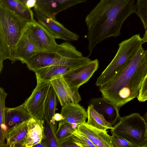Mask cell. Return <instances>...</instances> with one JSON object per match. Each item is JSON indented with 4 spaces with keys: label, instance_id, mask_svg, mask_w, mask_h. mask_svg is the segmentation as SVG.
<instances>
[{
    "label": "cell",
    "instance_id": "6da1fadb",
    "mask_svg": "<svg viewBox=\"0 0 147 147\" xmlns=\"http://www.w3.org/2000/svg\"><path fill=\"white\" fill-rule=\"evenodd\" d=\"M136 12L134 0H100L85 18L89 55L97 44L120 36L124 22Z\"/></svg>",
    "mask_w": 147,
    "mask_h": 147
},
{
    "label": "cell",
    "instance_id": "7a4b0ae2",
    "mask_svg": "<svg viewBox=\"0 0 147 147\" xmlns=\"http://www.w3.org/2000/svg\"><path fill=\"white\" fill-rule=\"evenodd\" d=\"M147 74V49L142 47L115 78L98 86L102 97L119 109L137 97Z\"/></svg>",
    "mask_w": 147,
    "mask_h": 147
},
{
    "label": "cell",
    "instance_id": "3957f363",
    "mask_svg": "<svg viewBox=\"0 0 147 147\" xmlns=\"http://www.w3.org/2000/svg\"><path fill=\"white\" fill-rule=\"evenodd\" d=\"M28 22L0 5V72L6 59L15 62L17 45Z\"/></svg>",
    "mask_w": 147,
    "mask_h": 147
},
{
    "label": "cell",
    "instance_id": "277c9868",
    "mask_svg": "<svg viewBox=\"0 0 147 147\" xmlns=\"http://www.w3.org/2000/svg\"><path fill=\"white\" fill-rule=\"evenodd\" d=\"M69 41L58 44L54 52H42L31 57L26 64L30 70L35 72L42 68L52 65L67 66L75 68L91 61Z\"/></svg>",
    "mask_w": 147,
    "mask_h": 147
},
{
    "label": "cell",
    "instance_id": "5b68a950",
    "mask_svg": "<svg viewBox=\"0 0 147 147\" xmlns=\"http://www.w3.org/2000/svg\"><path fill=\"white\" fill-rule=\"evenodd\" d=\"M144 43L136 34L119 43L115 55L97 78L96 85L98 87L115 78L129 65Z\"/></svg>",
    "mask_w": 147,
    "mask_h": 147
},
{
    "label": "cell",
    "instance_id": "8992f818",
    "mask_svg": "<svg viewBox=\"0 0 147 147\" xmlns=\"http://www.w3.org/2000/svg\"><path fill=\"white\" fill-rule=\"evenodd\" d=\"M117 136L135 145L143 147L147 139L146 123L138 113L121 117L119 122L111 129Z\"/></svg>",
    "mask_w": 147,
    "mask_h": 147
},
{
    "label": "cell",
    "instance_id": "52a82bcc",
    "mask_svg": "<svg viewBox=\"0 0 147 147\" xmlns=\"http://www.w3.org/2000/svg\"><path fill=\"white\" fill-rule=\"evenodd\" d=\"M51 86L50 82L37 83L30 96L22 103L31 118L44 119L45 103Z\"/></svg>",
    "mask_w": 147,
    "mask_h": 147
},
{
    "label": "cell",
    "instance_id": "ba28073f",
    "mask_svg": "<svg viewBox=\"0 0 147 147\" xmlns=\"http://www.w3.org/2000/svg\"><path fill=\"white\" fill-rule=\"evenodd\" d=\"M24 32L38 43L44 52H52L56 50L58 44L56 39L44 26L35 19L28 23Z\"/></svg>",
    "mask_w": 147,
    "mask_h": 147
},
{
    "label": "cell",
    "instance_id": "9c48e42d",
    "mask_svg": "<svg viewBox=\"0 0 147 147\" xmlns=\"http://www.w3.org/2000/svg\"><path fill=\"white\" fill-rule=\"evenodd\" d=\"M98 67V60L95 59L71 69L63 76L71 87L79 88L89 80Z\"/></svg>",
    "mask_w": 147,
    "mask_h": 147
},
{
    "label": "cell",
    "instance_id": "30bf717a",
    "mask_svg": "<svg viewBox=\"0 0 147 147\" xmlns=\"http://www.w3.org/2000/svg\"><path fill=\"white\" fill-rule=\"evenodd\" d=\"M86 0H37L34 7L35 12L55 19L59 12Z\"/></svg>",
    "mask_w": 147,
    "mask_h": 147
},
{
    "label": "cell",
    "instance_id": "8fae6325",
    "mask_svg": "<svg viewBox=\"0 0 147 147\" xmlns=\"http://www.w3.org/2000/svg\"><path fill=\"white\" fill-rule=\"evenodd\" d=\"M50 82L62 107L69 102L78 103L81 101L79 88L71 87L63 76L57 77Z\"/></svg>",
    "mask_w": 147,
    "mask_h": 147
},
{
    "label": "cell",
    "instance_id": "7c38bea8",
    "mask_svg": "<svg viewBox=\"0 0 147 147\" xmlns=\"http://www.w3.org/2000/svg\"><path fill=\"white\" fill-rule=\"evenodd\" d=\"M35 15L38 21L44 26L55 39L69 42L78 40L79 35L68 30L55 19L36 12Z\"/></svg>",
    "mask_w": 147,
    "mask_h": 147
},
{
    "label": "cell",
    "instance_id": "4fadbf2b",
    "mask_svg": "<svg viewBox=\"0 0 147 147\" xmlns=\"http://www.w3.org/2000/svg\"><path fill=\"white\" fill-rule=\"evenodd\" d=\"M88 103L89 105L92 106L95 111L103 116L113 127L119 121L121 118L119 113L120 109L102 97L92 98Z\"/></svg>",
    "mask_w": 147,
    "mask_h": 147
},
{
    "label": "cell",
    "instance_id": "5bb4252c",
    "mask_svg": "<svg viewBox=\"0 0 147 147\" xmlns=\"http://www.w3.org/2000/svg\"><path fill=\"white\" fill-rule=\"evenodd\" d=\"M44 51L38 43L24 32L17 45L16 61L26 64L32 57Z\"/></svg>",
    "mask_w": 147,
    "mask_h": 147
},
{
    "label": "cell",
    "instance_id": "9a60e30c",
    "mask_svg": "<svg viewBox=\"0 0 147 147\" xmlns=\"http://www.w3.org/2000/svg\"><path fill=\"white\" fill-rule=\"evenodd\" d=\"M77 130L84 135L96 147H113L108 131L92 126L86 122L78 125Z\"/></svg>",
    "mask_w": 147,
    "mask_h": 147
},
{
    "label": "cell",
    "instance_id": "2e32d148",
    "mask_svg": "<svg viewBox=\"0 0 147 147\" xmlns=\"http://www.w3.org/2000/svg\"><path fill=\"white\" fill-rule=\"evenodd\" d=\"M60 113L63 117L62 120L72 124H81L87 119V111L79 103L66 104L62 107Z\"/></svg>",
    "mask_w": 147,
    "mask_h": 147
},
{
    "label": "cell",
    "instance_id": "e0dca14e",
    "mask_svg": "<svg viewBox=\"0 0 147 147\" xmlns=\"http://www.w3.org/2000/svg\"><path fill=\"white\" fill-rule=\"evenodd\" d=\"M44 120L31 118L28 121V130L24 147H33L45 138Z\"/></svg>",
    "mask_w": 147,
    "mask_h": 147
},
{
    "label": "cell",
    "instance_id": "ac0fdd59",
    "mask_svg": "<svg viewBox=\"0 0 147 147\" xmlns=\"http://www.w3.org/2000/svg\"><path fill=\"white\" fill-rule=\"evenodd\" d=\"M28 121L16 125L7 130L6 136L7 147H24L28 132Z\"/></svg>",
    "mask_w": 147,
    "mask_h": 147
},
{
    "label": "cell",
    "instance_id": "d6986e66",
    "mask_svg": "<svg viewBox=\"0 0 147 147\" xmlns=\"http://www.w3.org/2000/svg\"><path fill=\"white\" fill-rule=\"evenodd\" d=\"M73 68L62 65H52L42 68L35 72L37 83L50 82L57 77L63 76Z\"/></svg>",
    "mask_w": 147,
    "mask_h": 147
},
{
    "label": "cell",
    "instance_id": "ffe728a7",
    "mask_svg": "<svg viewBox=\"0 0 147 147\" xmlns=\"http://www.w3.org/2000/svg\"><path fill=\"white\" fill-rule=\"evenodd\" d=\"M0 5L28 22L34 20L31 8L24 5L19 0H0Z\"/></svg>",
    "mask_w": 147,
    "mask_h": 147
},
{
    "label": "cell",
    "instance_id": "44dd1931",
    "mask_svg": "<svg viewBox=\"0 0 147 147\" xmlns=\"http://www.w3.org/2000/svg\"><path fill=\"white\" fill-rule=\"evenodd\" d=\"M31 118L22 104L14 108H7L6 109L5 123L8 130L16 125L28 121Z\"/></svg>",
    "mask_w": 147,
    "mask_h": 147
},
{
    "label": "cell",
    "instance_id": "7402d4cb",
    "mask_svg": "<svg viewBox=\"0 0 147 147\" xmlns=\"http://www.w3.org/2000/svg\"><path fill=\"white\" fill-rule=\"evenodd\" d=\"M87 123L94 127L103 130L113 128L101 114L95 111L92 105H89L87 109Z\"/></svg>",
    "mask_w": 147,
    "mask_h": 147
},
{
    "label": "cell",
    "instance_id": "603a6c76",
    "mask_svg": "<svg viewBox=\"0 0 147 147\" xmlns=\"http://www.w3.org/2000/svg\"><path fill=\"white\" fill-rule=\"evenodd\" d=\"M7 94L4 89L0 88V147H7L5 143L8 127L5 123V100Z\"/></svg>",
    "mask_w": 147,
    "mask_h": 147
},
{
    "label": "cell",
    "instance_id": "cb8c5ba5",
    "mask_svg": "<svg viewBox=\"0 0 147 147\" xmlns=\"http://www.w3.org/2000/svg\"><path fill=\"white\" fill-rule=\"evenodd\" d=\"M57 96L53 87L51 86L46 99L45 105L44 118L51 122L56 123L54 119L57 105Z\"/></svg>",
    "mask_w": 147,
    "mask_h": 147
},
{
    "label": "cell",
    "instance_id": "d4e9b609",
    "mask_svg": "<svg viewBox=\"0 0 147 147\" xmlns=\"http://www.w3.org/2000/svg\"><path fill=\"white\" fill-rule=\"evenodd\" d=\"M44 137L50 147H60L59 143L56 136L57 130L56 123L51 122L46 118H44Z\"/></svg>",
    "mask_w": 147,
    "mask_h": 147
},
{
    "label": "cell",
    "instance_id": "484cf974",
    "mask_svg": "<svg viewBox=\"0 0 147 147\" xmlns=\"http://www.w3.org/2000/svg\"><path fill=\"white\" fill-rule=\"evenodd\" d=\"M78 125L65 122L62 120L59 121L56 132V138L59 142L72 135V132L77 128Z\"/></svg>",
    "mask_w": 147,
    "mask_h": 147
},
{
    "label": "cell",
    "instance_id": "4316f807",
    "mask_svg": "<svg viewBox=\"0 0 147 147\" xmlns=\"http://www.w3.org/2000/svg\"><path fill=\"white\" fill-rule=\"evenodd\" d=\"M136 13L140 18L145 31H147V0H137Z\"/></svg>",
    "mask_w": 147,
    "mask_h": 147
},
{
    "label": "cell",
    "instance_id": "83f0119b",
    "mask_svg": "<svg viewBox=\"0 0 147 147\" xmlns=\"http://www.w3.org/2000/svg\"><path fill=\"white\" fill-rule=\"evenodd\" d=\"M111 138L113 147H136L125 139L119 137L112 132Z\"/></svg>",
    "mask_w": 147,
    "mask_h": 147
},
{
    "label": "cell",
    "instance_id": "f1b7e54d",
    "mask_svg": "<svg viewBox=\"0 0 147 147\" xmlns=\"http://www.w3.org/2000/svg\"><path fill=\"white\" fill-rule=\"evenodd\" d=\"M72 134L81 144L82 147H96L84 135L79 131L77 128L73 131Z\"/></svg>",
    "mask_w": 147,
    "mask_h": 147
},
{
    "label": "cell",
    "instance_id": "f546056e",
    "mask_svg": "<svg viewBox=\"0 0 147 147\" xmlns=\"http://www.w3.org/2000/svg\"><path fill=\"white\" fill-rule=\"evenodd\" d=\"M60 147H82V145L73 135L59 142Z\"/></svg>",
    "mask_w": 147,
    "mask_h": 147
},
{
    "label": "cell",
    "instance_id": "4dcf8cb0",
    "mask_svg": "<svg viewBox=\"0 0 147 147\" xmlns=\"http://www.w3.org/2000/svg\"><path fill=\"white\" fill-rule=\"evenodd\" d=\"M137 98L140 102H144L147 100V74L143 80Z\"/></svg>",
    "mask_w": 147,
    "mask_h": 147
},
{
    "label": "cell",
    "instance_id": "1f68e13d",
    "mask_svg": "<svg viewBox=\"0 0 147 147\" xmlns=\"http://www.w3.org/2000/svg\"><path fill=\"white\" fill-rule=\"evenodd\" d=\"M24 5L31 8L34 7L37 0H19Z\"/></svg>",
    "mask_w": 147,
    "mask_h": 147
},
{
    "label": "cell",
    "instance_id": "d6a6232c",
    "mask_svg": "<svg viewBox=\"0 0 147 147\" xmlns=\"http://www.w3.org/2000/svg\"><path fill=\"white\" fill-rule=\"evenodd\" d=\"M50 147L49 144L45 139L43 138L41 142L34 146L33 147Z\"/></svg>",
    "mask_w": 147,
    "mask_h": 147
},
{
    "label": "cell",
    "instance_id": "836d02e7",
    "mask_svg": "<svg viewBox=\"0 0 147 147\" xmlns=\"http://www.w3.org/2000/svg\"><path fill=\"white\" fill-rule=\"evenodd\" d=\"M55 120L56 121H60L63 119V117L60 113H55L54 116Z\"/></svg>",
    "mask_w": 147,
    "mask_h": 147
},
{
    "label": "cell",
    "instance_id": "e575fe53",
    "mask_svg": "<svg viewBox=\"0 0 147 147\" xmlns=\"http://www.w3.org/2000/svg\"><path fill=\"white\" fill-rule=\"evenodd\" d=\"M142 39L144 42H147V31H145V33Z\"/></svg>",
    "mask_w": 147,
    "mask_h": 147
},
{
    "label": "cell",
    "instance_id": "d590c367",
    "mask_svg": "<svg viewBox=\"0 0 147 147\" xmlns=\"http://www.w3.org/2000/svg\"><path fill=\"white\" fill-rule=\"evenodd\" d=\"M143 147H147V139Z\"/></svg>",
    "mask_w": 147,
    "mask_h": 147
},
{
    "label": "cell",
    "instance_id": "8d00e7d4",
    "mask_svg": "<svg viewBox=\"0 0 147 147\" xmlns=\"http://www.w3.org/2000/svg\"><path fill=\"white\" fill-rule=\"evenodd\" d=\"M146 119H147L146 125H147V114H146Z\"/></svg>",
    "mask_w": 147,
    "mask_h": 147
}]
</instances>
